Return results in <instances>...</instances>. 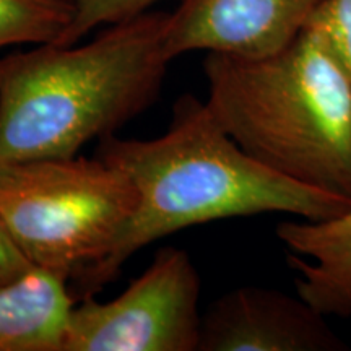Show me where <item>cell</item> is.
Segmentation results:
<instances>
[{
  "mask_svg": "<svg viewBox=\"0 0 351 351\" xmlns=\"http://www.w3.org/2000/svg\"><path fill=\"white\" fill-rule=\"evenodd\" d=\"M72 16L69 0H0V47L57 43Z\"/></svg>",
  "mask_w": 351,
  "mask_h": 351,
  "instance_id": "30bf717a",
  "label": "cell"
},
{
  "mask_svg": "<svg viewBox=\"0 0 351 351\" xmlns=\"http://www.w3.org/2000/svg\"><path fill=\"white\" fill-rule=\"evenodd\" d=\"M327 315L302 298L244 287L219 296L202 315L199 351H343Z\"/></svg>",
  "mask_w": 351,
  "mask_h": 351,
  "instance_id": "52a82bcc",
  "label": "cell"
},
{
  "mask_svg": "<svg viewBox=\"0 0 351 351\" xmlns=\"http://www.w3.org/2000/svg\"><path fill=\"white\" fill-rule=\"evenodd\" d=\"M276 236L296 271L298 295L327 317L351 319V207L317 221H282Z\"/></svg>",
  "mask_w": 351,
  "mask_h": 351,
  "instance_id": "ba28073f",
  "label": "cell"
},
{
  "mask_svg": "<svg viewBox=\"0 0 351 351\" xmlns=\"http://www.w3.org/2000/svg\"><path fill=\"white\" fill-rule=\"evenodd\" d=\"M169 13L109 25L93 41L0 59V165L77 156L155 103L171 62Z\"/></svg>",
  "mask_w": 351,
  "mask_h": 351,
  "instance_id": "7a4b0ae2",
  "label": "cell"
},
{
  "mask_svg": "<svg viewBox=\"0 0 351 351\" xmlns=\"http://www.w3.org/2000/svg\"><path fill=\"white\" fill-rule=\"evenodd\" d=\"M73 302L67 282L39 269L0 287V351H60Z\"/></svg>",
  "mask_w": 351,
  "mask_h": 351,
  "instance_id": "9c48e42d",
  "label": "cell"
},
{
  "mask_svg": "<svg viewBox=\"0 0 351 351\" xmlns=\"http://www.w3.org/2000/svg\"><path fill=\"white\" fill-rule=\"evenodd\" d=\"M307 26L324 39L351 78V0H324Z\"/></svg>",
  "mask_w": 351,
  "mask_h": 351,
  "instance_id": "7c38bea8",
  "label": "cell"
},
{
  "mask_svg": "<svg viewBox=\"0 0 351 351\" xmlns=\"http://www.w3.org/2000/svg\"><path fill=\"white\" fill-rule=\"evenodd\" d=\"M73 16L69 28L54 44L70 46L77 44L98 26H109L135 19L152 12V7L161 0H69Z\"/></svg>",
  "mask_w": 351,
  "mask_h": 351,
  "instance_id": "8fae6325",
  "label": "cell"
},
{
  "mask_svg": "<svg viewBox=\"0 0 351 351\" xmlns=\"http://www.w3.org/2000/svg\"><path fill=\"white\" fill-rule=\"evenodd\" d=\"M204 73L210 109L244 152L351 200V78L313 28L258 59L207 54Z\"/></svg>",
  "mask_w": 351,
  "mask_h": 351,
  "instance_id": "3957f363",
  "label": "cell"
},
{
  "mask_svg": "<svg viewBox=\"0 0 351 351\" xmlns=\"http://www.w3.org/2000/svg\"><path fill=\"white\" fill-rule=\"evenodd\" d=\"M96 156L130 179L137 208L108 256L73 280L80 298L114 282L135 252L176 231L262 213L317 221L351 207L350 199L304 186L257 161L223 129L207 101L194 95L176 101L163 135H109L99 140Z\"/></svg>",
  "mask_w": 351,
  "mask_h": 351,
  "instance_id": "6da1fadb",
  "label": "cell"
},
{
  "mask_svg": "<svg viewBox=\"0 0 351 351\" xmlns=\"http://www.w3.org/2000/svg\"><path fill=\"white\" fill-rule=\"evenodd\" d=\"M324 0H182L168 16L169 59L205 51L243 59L271 56L309 23Z\"/></svg>",
  "mask_w": 351,
  "mask_h": 351,
  "instance_id": "8992f818",
  "label": "cell"
},
{
  "mask_svg": "<svg viewBox=\"0 0 351 351\" xmlns=\"http://www.w3.org/2000/svg\"><path fill=\"white\" fill-rule=\"evenodd\" d=\"M33 269L0 221V287L15 282Z\"/></svg>",
  "mask_w": 351,
  "mask_h": 351,
  "instance_id": "4fadbf2b",
  "label": "cell"
},
{
  "mask_svg": "<svg viewBox=\"0 0 351 351\" xmlns=\"http://www.w3.org/2000/svg\"><path fill=\"white\" fill-rule=\"evenodd\" d=\"M200 276L189 252L163 247L119 296L73 302L60 351H199Z\"/></svg>",
  "mask_w": 351,
  "mask_h": 351,
  "instance_id": "5b68a950",
  "label": "cell"
},
{
  "mask_svg": "<svg viewBox=\"0 0 351 351\" xmlns=\"http://www.w3.org/2000/svg\"><path fill=\"white\" fill-rule=\"evenodd\" d=\"M135 208L134 184L98 156L0 165V221L34 269L64 282L108 256Z\"/></svg>",
  "mask_w": 351,
  "mask_h": 351,
  "instance_id": "277c9868",
  "label": "cell"
}]
</instances>
